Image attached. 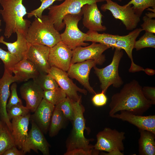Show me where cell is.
Segmentation results:
<instances>
[{"label":"cell","instance_id":"obj_21","mask_svg":"<svg viewBox=\"0 0 155 155\" xmlns=\"http://www.w3.org/2000/svg\"><path fill=\"white\" fill-rule=\"evenodd\" d=\"M55 105L43 99L32 115L30 121L34 122L43 133L48 131Z\"/></svg>","mask_w":155,"mask_h":155},{"label":"cell","instance_id":"obj_13","mask_svg":"<svg viewBox=\"0 0 155 155\" xmlns=\"http://www.w3.org/2000/svg\"><path fill=\"white\" fill-rule=\"evenodd\" d=\"M96 65L97 62L92 59L71 64L67 73L69 78L76 79L89 92L95 94L89 82V76L91 69Z\"/></svg>","mask_w":155,"mask_h":155},{"label":"cell","instance_id":"obj_35","mask_svg":"<svg viewBox=\"0 0 155 155\" xmlns=\"http://www.w3.org/2000/svg\"><path fill=\"white\" fill-rule=\"evenodd\" d=\"M8 118L10 121L14 117L25 116L30 113V110L22 104H18L7 110Z\"/></svg>","mask_w":155,"mask_h":155},{"label":"cell","instance_id":"obj_6","mask_svg":"<svg viewBox=\"0 0 155 155\" xmlns=\"http://www.w3.org/2000/svg\"><path fill=\"white\" fill-rule=\"evenodd\" d=\"M105 0H64L59 5H51L48 8V16L58 31L65 27L63 20L67 14L78 13L81 11L82 6L87 4L104 2Z\"/></svg>","mask_w":155,"mask_h":155},{"label":"cell","instance_id":"obj_28","mask_svg":"<svg viewBox=\"0 0 155 155\" xmlns=\"http://www.w3.org/2000/svg\"><path fill=\"white\" fill-rule=\"evenodd\" d=\"M16 146L11 131L7 125L2 121L0 124V155Z\"/></svg>","mask_w":155,"mask_h":155},{"label":"cell","instance_id":"obj_20","mask_svg":"<svg viewBox=\"0 0 155 155\" xmlns=\"http://www.w3.org/2000/svg\"><path fill=\"white\" fill-rule=\"evenodd\" d=\"M142 31L141 28H137L127 35L120 36L115 48L123 49L127 53L131 61V65L129 69V71L131 73L144 70L143 68L134 63L132 56V51L136 39Z\"/></svg>","mask_w":155,"mask_h":155},{"label":"cell","instance_id":"obj_2","mask_svg":"<svg viewBox=\"0 0 155 155\" xmlns=\"http://www.w3.org/2000/svg\"><path fill=\"white\" fill-rule=\"evenodd\" d=\"M23 0H0L2 9L0 14L5 23L4 35L9 38L18 30L26 34L31 22L24 18L27 13L23 4Z\"/></svg>","mask_w":155,"mask_h":155},{"label":"cell","instance_id":"obj_44","mask_svg":"<svg viewBox=\"0 0 155 155\" xmlns=\"http://www.w3.org/2000/svg\"><path fill=\"white\" fill-rule=\"evenodd\" d=\"M145 16L149 18L152 19L155 18V13L148 12L146 13Z\"/></svg>","mask_w":155,"mask_h":155},{"label":"cell","instance_id":"obj_49","mask_svg":"<svg viewBox=\"0 0 155 155\" xmlns=\"http://www.w3.org/2000/svg\"><path fill=\"white\" fill-rule=\"evenodd\" d=\"M2 121L0 120V124L1 123Z\"/></svg>","mask_w":155,"mask_h":155},{"label":"cell","instance_id":"obj_25","mask_svg":"<svg viewBox=\"0 0 155 155\" xmlns=\"http://www.w3.org/2000/svg\"><path fill=\"white\" fill-rule=\"evenodd\" d=\"M139 154L155 155V134L147 130H139Z\"/></svg>","mask_w":155,"mask_h":155},{"label":"cell","instance_id":"obj_38","mask_svg":"<svg viewBox=\"0 0 155 155\" xmlns=\"http://www.w3.org/2000/svg\"><path fill=\"white\" fill-rule=\"evenodd\" d=\"M143 23L141 25L143 31L152 33H155V20L150 18L146 16L143 17Z\"/></svg>","mask_w":155,"mask_h":155},{"label":"cell","instance_id":"obj_47","mask_svg":"<svg viewBox=\"0 0 155 155\" xmlns=\"http://www.w3.org/2000/svg\"><path fill=\"white\" fill-rule=\"evenodd\" d=\"M118 1H120V2H121L122 1V0H118Z\"/></svg>","mask_w":155,"mask_h":155},{"label":"cell","instance_id":"obj_27","mask_svg":"<svg viewBox=\"0 0 155 155\" xmlns=\"http://www.w3.org/2000/svg\"><path fill=\"white\" fill-rule=\"evenodd\" d=\"M67 120L61 110L55 106L49 129V136L53 137L57 135L63 127Z\"/></svg>","mask_w":155,"mask_h":155},{"label":"cell","instance_id":"obj_16","mask_svg":"<svg viewBox=\"0 0 155 155\" xmlns=\"http://www.w3.org/2000/svg\"><path fill=\"white\" fill-rule=\"evenodd\" d=\"M50 48L46 46L31 45L26 58L35 66L40 73L48 74L51 68L48 61Z\"/></svg>","mask_w":155,"mask_h":155},{"label":"cell","instance_id":"obj_10","mask_svg":"<svg viewBox=\"0 0 155 155\" xmlns=\"http://www.w3.org/2000/svg\"><path fill=\"white\" fill-rule=\"evenodd\" d=\"M110 48L109 46L95 42L86 46L77 47L72 50L71 64L92 59L96 61L98 65H101L106 61L103 53Z\"/></svg>","mask_w":155,"mask_h":155},{"label":"cell","instance_id":"obj_30","mask_svg":"<svg viewBox=\"0 0 155 155\" xmlns=\"http://www.w3.org/2000/svg\"><path fill=\"white\" fill-rule=\"evenodd\" d=\"M33 80L43 90H54L59 87L56 81L49 74L39 73Z\"/></svg>","mask_w":155,"mask_h":155},{"label":"cell","instance_id":"obj_3","mask_svg":"<svg viewBox=\"0 0 155 155\" xmlns=\"http://www.w3.org/2000/svg\"><path fill=\"white\" fill-rule=\"evenodd\" d=\"M26 38L31 45L40 44L50 48L61 41L60 34L48 15L35 17L28 29Z\"/></svg>","mask_w":155,"mask_h":155},{"label":"cell","instance_id":"obj_8","mask_svg":"<svg viewBox=\"0 0 155 155\" xmlns=\"http://www.w3.org/2000/svg\"><path fill=\"white\" fill-rule=\"evenodd\" d=\"M125 133L115 129L106 127L96 135L97 142L94 149L108 152L107 154L123 155L121 151L124 150L123 141Z\"/></svg>","mask_w":155,"mask_h":155},{"label":"cell","instance_id":"obj_42","mask_svg":"<svg viewBox=\"0 0 155 155\" xmlns=\"http://www.w3.org/2000/svg\"><path fill=\"white\" fill-rule=\"evenodd\" d=\"M22 150L18 149L16 146H14L6 151L3 155H23Z\"/></svg>","mask_w":155,"mask_h":155},{"label":"cell","instance_id":"obj_26","mask_svg":"<svg viewBox=\"0 0 155 155\" xmlns=\"http://www.w3.org/2000/svg\"><path fill=\"white\" fill-rule=\"evenodd\" d=\"M88 36L85 41L98 43L115 48L116 44L119 39L120 35H113L108 33L100 34L98 32L88 30L86 33Z\"/></svg>","mask_w":155,"mask_h":155},{"label":"cell","instance_id":"obj_41","mask_svg":"<svg viewBox=\"0 0 155 155\" xmlns=\"http://www.w3.org/2000/svg\"><path fill=\"white\" fill-rule=\"evenodd\" d=\"M92 101L94 106H102L106 104L107 98L105 93L102 91L101 93L95 94L92 98Z\"/></svg>","mask_w":155,"mask_h":155},{"label":"cell","instance_id":"obj_46","mask_svg":"<svg viewBox=\"0 0 155 155\" xmlns=\"http://www.w3.org/2000/svg\"><path fill=\"white\" fill-rule=\"evenodd\" d=\"M1 20L0 19V26L1 25Z\"/></svg>","mask_w":155,"mask_h":155},{"label":"cell","instance_id":"obj_12","mask_svg":"<svg viewBox=\"0 0 155 155\" xmlns=\"http://www.w3.org/2000/svg\"><path fill=\"white\" fill-rule=\"evenodd\" d=\"M31 128L21 150L25 154L32 150L36 152L40 151L44 155L49 154V145L44 133L33 121H30Z\"/></svg>","mask_w":155,"mask_h":155},{"label":"cell","instance_id":"obj_37","mask_svg":"<svg viewBox=\"0 0 155 155\" xmlns=\"http://www.w3.org/2000/svg\"><path fill=\"white\" fill-rule=\"evenodd\" d=\"M17 88L16 83L15 82L12 83L10 87L11 93L9 99L7 104V110L9 109L12 106L18 104H22L21 100L18 96Z\"/></svg>","mask_w":155,"mask_h":155},{"label":"cell","instance_id":"obj_14","mask_svg":"<svg viewBox=\"0 0 155 155\" xmlns=\"http://www.w3.org/2000/svg\"><path fill=\"white\" fill-rule=\"evenodd\" d=\"M72 50L61 41L50 48L48 61L51 67L67 71L71 64Z\"/></svg>","mask_w":155,"mask_h":155},{"label":"cell","instance_id":"obj_7","mask_svg":"<svg viewBox=\"0 0 155 155\" xmlns=\"http://www.w3.org/2000/svg\"><path fill=\"white\" fill-rule=\"evenodd\" d=\"M82 15L81 11L78 13L67 14L63 18L65 28L64 31L60 34L61 41L72 50L79 46L89 45L85 42L88 35L82 32L78 27V23Z\"/></svg>","mask_w":155,"mask_h":155},{"label":"cell","instance_id":"obj_4","mask_svg":"<svg viewBox=\"0 0 155 155\" xmlns=\"http://www.w3.org/2000/svg\"><path fill=\"white\" fill-rule=\"evenodd\" d=\"M81 100L73 102L74 117L72 130L66 142L67 151L75 148L94 149V146L90 144L91 140L86 138L84 135V130L87 128L84 116L85 108L81 104Z\"/></svg>","mask_w":155,"mask_h":155},{"label":"cell","instance_id":"obj_29","mask_svg":"<svg viewBox=\"0 0 155 155\" xmlns=\"http://www.w3.org/2000/svg\"><path fill=\"white\" fill-rule=\"evenodd\" d=\"M67 97L65 92L59 87L54 90L43 91V99L55 106L64 100Z\"/></svg>","mask_w":155,"mask_h":155},{"label":"cell","instance_id":"obj_48","mask_svg":"<svg viewBox=\"0 0 155 155\" xmlns=\"http://www.w3.org/2000/svg\"><path fill=\"white\" fill-rule=\"evenodd\" d=\"M1 31H2L1 29L0 28V32Z\"/></svg>","mask_w":155,"mask_h":155},{"label":"cell","instance_id":"obj_22","mask_svg":"<svg viewBox=\"0 0 155 155\" xmlns=\"http://www.w3.org/2000/svg\"><path fill=\"white\" fill-rule=\"evenodd\" d=\"M16 33L17 39L14 42L5 41L4 37L1 36L0 37V43L5 45L8 51L20 61L27 59V54L31 45L26 40V33L20 30L17 31Z\"/></svg>","mask_w":155,"mask_h":155},{"label":"cell","instance_id":"obj_18","mask_svg":"<svg viewBox=\"0 0 155 155\" xmlns=\"http://www.w3.org/2000/svg\"><path fill=\"white\" fill-rule=\"evenodd\" d=\"M120 112L111 117L127 122L139 130H147L155 134V115L143 116L125 111Z\"/></svg>","mask_w":155,"mask_h":155},{"label":"cell","instance_id":"obj_17","mask_svg":"<svg viewBox=\"0 0 155 155\" xmlns=\"http://www.w3.org/2000/svg\"><path fill=\"white\" fill-rule=\"evenodd\" d=\"M83 16L82 20L84 26L90 30L104 31L106 28L102 24L103 16L98 9L97 3L87 4L81 8Z\"/></svg>","mask_w":155,"mask_h":155},{"label":"cell","instance_id":"obj_9","mask_svg":"<svg viewBox=\"0 0 155 155\" xmlns=\"http://www.w3.org/2000/svg\"><path fill=\"white\" fill-rule=\"evenodd\" d=\"M106 3L100 7L103 11H110L115 18L120 20L127 30L135 28L140 21V17L136 14L131 5L121 6L112 0H105Z\"/></svg>","mask_w":155,"mask_h":155},{"label":"cell","instance_id":"obj_15","mask_svg":"<svg viewBox=\"0 0 155 155\" xmlns=\"http://www.w3.org/2000/svg\"><path fill=\"white\" fill-rule=\"evenodd\" d=\"M18 82L12 73L5 68L3 76L0 78V119L7 126L12 132L11 122L8 118L6 108L8 99L10 96L9 87L11 84Z\"/></svg>","mask_w":155,"mask_h":155},{"label":"cell","instance_id":"obj_32","mask_svg":"<svg viewBox=\"0 0 155 155\" xmlns=\"http://www.w3.org/2000/svg\"><path fill=\"white\" fill-rule=\"evenodd\" d=\"M131 5L135 13L140 17L144 11L150 7L155 8V0H131L125 5Z\"/></svg>","mask_w":155,"mask_h":155},{"label":"cell","instance_id":"obj_5","mask_svg":"<svg viewBox=\"0 0 155 155\" xmlns=\"http://www.w3.org/2000/svg\"><path fill=\"white\" fill-rule=\"evenodd\" d=\"M111 63L106 67L99 68L96 66L93 68L94 73L98 77L100 83L102 91L106 93L109 87L113 86L115 88L120 87L123 82L119 73V67L123 55L122 49L115 48Z\"/></svg>","mask_w":155,"mask_h":155},{"label":"cell","instance_id":"obj_31","mask_svg":"<svg viewBox=\"0 0 155 155\" xmlns=\"http://www.w3.org/2000/svg\"><path fill=\"white\" fill-rule=\"evenodd\" d=\"M146 48H155V35L153 33L145 32L138 40L135 41L134 48L136 51Z\"/></svg>","mask_w":155,"mask_h":155},{"label":"cell","instance_id":"obj_40","mask_svg":"<svg viewBox=\"0 0 155 155\" xmlns=\"http://www.w3.org/2000/svg\"><path fill=\"white\" fill-rule=\"evenodd\" d=\"M142 91L145 97L152 105L155 104V87L144 86L142 87Z\"/></svg>","mask_w":155,"mask_h":155},{"label":"cell","instance_id":"obj_11","mask_svg":"<svg viewBox=\"0 0 155 155\" xmlns=\"http://www.w3.org/2000/svg\"><path fill=\"white\" fill-rule=\"evenodd\" d=\"M56 81L59 87L62 89L73 102L81 100V96L78 94L79 92L86 95L87 91L78 87L68 76L66 71L58 68L51 67L48 73Z\"/></svg>","mask_w":155,"mask_h":155},{"label":"cell","instance_id":"obj_43","mask_svg":"<svg viewBox=\"0 0 155 155\" xmlns=\"http://www.w3.org/2000/svg\"><path fill=\"white\" fill-rule=\"evenodd\" d=\"M144 71L148 75H153L155 74V71L152 69L146 68L144 69Z\"/></svg>","mask_w":155,"mask_h":155},{"label":"cell","instance_id":"obj_33","mask_svg":"<svg viewBox=\"0 0 155 155\" xmlns=\"http://www.w3.org/2000/svg\"><path fill=\"white\" fill-rule=\"evenodd\" d=\"M62 112L67 120L73 121L74 117V111L73 102L67 97L63 101L55 105Z\"/></svg>","mask_w":155,"mask_h":155},{"label":"cell","instance_id":"obj_39","mask_svg":"<svg viewBox=\"0 0 155 155\" xmlns=\"http://www.w3.org/2000/svg\"><path fill=\"white\" fill-rule=\"evenodd\" d=\"M99 151L94 150H87L82 148H75L66 151L65 155H98Z\"/></svg>","mask_w":155,"mask_h":155},{"label":"cell","instance_id":"obj_45","mask_svg":"<svg viewBox=\"0 0 155 155\" xmlns=\"http://www.w3.org/2000/svg\"><path fill=\"white\" fill-rule=\"evenodd\" d=\"M147 10H148L151 12L155 13V8H153V9L148 8L146 9Z\"/></svg>","mask_w":155,"mask_h":155},{"label":"cell","instance_id":"obj_50","mask_svg":"<svg viewBox=\"0 0 155 155\" xmlns=\"http://www.w3.org/2000/svg\"></svg>","mask_w":155,"mask_h":155},{"label":"cell","instance_id":"obj_36","mask_svg":"<svg viewBox=\"0 0 155 155\" xmlns=\"http://www.w3.org/2000/svg\"><path fill=\"white\" fill-rule=\"evenodd\" d=\"M63 0H40L41 4L40 6L37 8L27 13V17L30 18L33 16L39 18L42 17L43 11L52 5L56 1H62Z\"/></svg>","mask_w":155,"mask_h":155},{"label":"cell","instance_id":"obj_34","mask_svg":"<svg viewBox=\"0 0 155 155\" xmlns=\"http://www.w3.org/2000/svg\"><path fill=\"white\" fill-rule=\"evenodd\" d=\"M0 59L4 64V68L12 73L14 65L19 61L9 51H6L0 47Z\"/></svg>","mask_w":155,"mask_h":155},{"label":"cell","instance_id":"obj_19","mask_svg":"<svg viewBox=\"0 0 155 155\" xmlns=\"http://www.w3.org/2000/svg\"><path fill=\"white\" fill-rule=\"evenodd\" d=\"M43 90L33 81H28L20 88L21 97L26 102V106L34 112L43 99Z\"/></svg>","mask_w":155,"mask_h":155},{"label":"cell","instance_id":"obj_24","mask_svg":"<svg viewBox=\"0 0 155 155\" xmlns=\"http://www.w3.org/2000/svg\"><path fill=\"white\" fill-rule=\"evenodd\" d=\"M12 72L18 82H27L30 79H33L40 73L34 65L27 59L19 61L16 63Z\"/></svg>","mask_w":155,"mask_h":155},{"label":"cell","instance_id":"obj_1","mask_svg":"<svg viewBox=\"0 0 155 155\" xmlns=\"http://www.w3.org/2000/svg\"><path fill=\"white\" fill-rule=\"evenodd\" d=\"M152 104L144 96L142 87L136 80L125 84L120 91L114 94L109 104V115L111 117L121 111L142 115Z\"/></svg>","mask_w":155,"mask_h":155},{"label":"cell","instance_id":"obj_23","mask_svg":"<svg viewBox=\"0 0 155 155\" xmlns=\"http://www.w3.org/2000/svg\"><path fill=\"white\" fill-rule=\"evenodd\" d=\"M30 114L14 117L11 122V133L15 145L21 150L28 135V130Z\"/></svg>","mask_w":155,"mask_h":155}]
</instances>
